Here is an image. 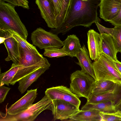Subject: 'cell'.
<instances>
[{
    "label": "cell",
    "mask_w": 121,
    "mask_h": 121,
    "mask_svg": "<svg viewBox=\"0 0 121 121\" xmlns=\"http://www.w3.org/2000/svg\"><path fill=\"white\" fill-rule=\"evenodd\" d=\"M52 101L53 121L69 119L80 110L76 106L66 101L59 100Z\"/></svg>",
    "instance_id": "cell-9"
},
{
    "label": "cell",
    "mask_w": 121,
    "mask_h": 121,
    "mask_svg": "<svg viewBox=\"0 0 121 121\" xmlns=\"http://www.w3.org/2000/svg\"><path fill=\"white\" fill-rule=\"evenodd\" d=\"M35 3L48 26L55 29L57 14L52 0H36Z\"/></svg>",
    "instance_id": "cell-10"
},
{
    "label": "cell",
    "mask_w": 121,
    "mask_h": 121,
    "mask_svg": "<svg viewBox=\"0 0 121 121\" xmlns=\"http://www.w3.org/2000/svg\"><path fill=\"white\" fill-rule=\"evenodd\" d=\"M10 89V88L5 87L4 85L0 86V103L3 102Z\"/></svg>",
    "instance_id": "cell-32"
},
{
    "label": "cell",
    "mask_w": 121,
    "mask_h": 121,
    "mask_svg": "<svg viewBox=\"0 0 121 121\" xmlns=\"http://www.w3.org/2000/svg\"><path fill=\"white\" fill-rule=\"evenodd\" d=\"M18 65L13 63L10 68L7 71L0 74V86L6 85L9 86L18 69Z\"/></svg>",
    "instance_id": "cell-25"
},
{
    "label": "cell",
    "mask_w": 121,
    "mask_h": 121,
    "mask_svg": "<svg viewBox=\"0 0 121 121\" xmlns=\"http://www.w3.org/2000/svg\"><path fill=\"white\" fill-rule=\"evenodd\" d=\"M6 2L11 5L15 6H20L24 9H29V2L27 0H0Z\"/></svg>",
    "instance_id": "cell-29"
},
{
    "label": "cell",
    "mask_w": 121,
    "mask_h": 121,
    "mask_svg": "<svg viewBox=\"0 0 121 121\" xmlns=\"http://www.w3.org/2000/svg\"><path fill=\"white\" fill-rule=\"evenodd\" d=\"M112 101L121 104V85L116 84L111 90L105 93L98 95L91 94L86 103L96 104Z\"/></svg>",
    "instance_id": "cell-13"
},
{
    "label": "cell",
    "mask_w": 121,
    "mask_h": 121,
    "mask_svg": "<svg viewBox=\"0 0 121 121\" xmlns=\"http://www.w3.org/2000/svg\"><path fill=\"white\" fill-rule=\"evenodd\" d=\"M57 14L56 20V28L58 21L61 15L62 7L64 0H52Z\"/></svg>",
    "instance_id": "cell-30"
},
{
    "label": "cell",
    "mask_w": 121,
    "mask_h": 121,
    "mask_svg": "<svg viewBox=\"0 0 121 121\" xmlns=\"http://www.w3.org/2000/svg\"><path fill=\"white\" fill-rule=\"evenodd\" d=\"M87 43L90 58L95 61L99 57L102 52V39L100 35L93 29L87 33Z\"/></svg>",
    "instance_id": "cell-14"
},
{
    "label": "cell",
    "mask_w": 121,
    "mask_h": 121,
    "mask_svg": "<svg viewBox=\"0 0 121 121\" xmlns=\"http://www.w3.org/2000/svg\"><path fill=\"white\" fill-rule=\"evenodd\" d=\"M100 112L95 110H80L69 119V121H101Z\"/></svg>",
    "instance_id": "cell-22"
},
{
    "label": "cell",
    "mask_w": 121,
    "mask_h": 121,
    "mask_svg": "<svg viewBox=\"0 0 121 121\" xmlns=\"http://www.w3.org/2000/svg\"><path fill=\"white\" fill-rule=\"evenodd\" d=\"M21 59L18 65L25 67L31 66L38 63L44 58L37 50L28 51L21 47Z\"/></svg>",
    "instance_id": "cell-17"
},
{
    "label": "cell",
    "mask_w": 121,
    "mask_h": 121,
    "mask_svg": "<svg viewBox=\"0 0 121 121\" xmlns=\"http://www.w3.org/2000/svg\"><path fill=\"white\" fill-rule=\"evenodd\" d=\"M115 63L117 68L121 74V62L117 60L115 61Z\"/></svg>",
    "instance_id": "cell-35"
},
{
    "label": "cell",
    "mask_w": 121,
    "mask_h": 121,
    "mask_svg": "<svg viewBox=\"0 0 121 121\" xmlns=\"http://www.w3.org/2000/svg\"><path fill=\"white\" fill-rule=\"evenodd\" d=\"M104 113L106 114L113 115L121 118V111L119 110H118L117 112L114 113Z\"/></svg>",
    "instance_id": "cell-34"
},
{
    "label": "cell",
    "mask_w": 121,
    "mask_h": 121,
    "mask_svg": "<svg viewBox=\"0 0 121 121\" xmlns=\"http://www.w3.org/2000/svg\"><path fill=\"white\" fill-rule=\"evenodd\" d=\"M109 34L112 36L118 52L121 53V26L110 28Z\"/></svg>",
    "instance_id": "cell-26"
},
{
    "label": "cell",
    "mask_w": 121,
    "mask_h": 121,
    "mask_svg": "<svg viewBox=\"0 0 121 121\" xmlns=\"http://www.w3.org/2000/svg\"><path fill=\"white\" fill-rule=\"evenodd\" d=\"M63 46L61 48L68 56L72 58L76 57L79 52L81 46L79 39L74 35H68L63 42Z\"/></svg>",
    "instance_id": "cell-20"
},
{
    "label": "cell",
    "mask_w": 121,
    "mask_h": 121,
    "mask_svg": "<svg viewBox=\"0 0 121 121\" xmlns=\"http://www.w3.org/2000/svg\"><path fill=\"white\" fill-rule=\"evenodd\" d=\"M71 0H64L61 13L58 21L56 28L60 27L64 22L68 14Z\"/></svg>",
    "instance_id": "cell-28"
},
{
    "label": "cell",
    "mask_w": 121,
    "mask_h": 121,
    "mask_svg": "<svg viewBox=\"0 0 121 121\" xmlns=\"http://www.w3.org/2000/svg\"><path fill=\"white\" fill-rule=\"evenodd\" d=\"M15 7L0 0V25L14 31L26 40L27 31L16 11Z\"/></svg>",
    "instance_id": "cell-3"
},
{
    "label": "cell",
    "mask_w": 121,
    "mask_h": 121,
    "mask_svg": "<svg viewBox=\"0 0 121 121\" xmlns=\"http://www.w3.org/2000/svg\"><path fill=\"white\" fill-rule=\"evenodd\" d=\"M117 84L108 80L95 81L91 93L94 95L102 94L108 92L114 88Z\"/></svg>",
    "instance_id": "cell-23"
},
{
    "label": "cell",
    "mask_w": 121,
    "mask_h": 121,
    "mask_svg": "<svg viewBox=\"0 0 121 121\" xmlns=\"http://www.w3.org/2000/svg\"><path fill=\"white\" fill-rule=\"evenodd\" d=\"M37 89L27 90L26 93L6 110V113L15 115L25 110L31 106L37 94Z\"/></svg>",
    "instance_id": "cell-12"
},
{
    "label": "cell",
    "mask_w": 121,
    "mask_h": 121,
    "mask_svg": "<svg viewBox=\"0 0 121 121\" xmlns=\"http://www.w3.org/2000/svg\"><path fill=\"white\" fill-rule=\"evenodd\" d=\"M120 105L112 101L96 103H87L82 107L81 110L86 111L95 110L105 113L116 112Z\"/></svg>",
    "instance_id": "cell-19"
},
{
    "label": "cell",
    "mask_w": 121,
    "mask_h": 121,
    "mask_svg": "<svg viewBox=\"0 0 121 121\" xmlns=\"http://www.w3.org/2000/svg\"><path fill=\"white\" fill-rule=\"evenodd\" d=\"M50 66L41 67L22 78L18 82L19 84L18 89L22 94H23L27 88Z\"/></svg>",
    "instance_id": "cell-16"
},
{
    "label": "cell",
    "mask_w": 121,
    "mask_h": 121,
    "mask_svg": "<svg viewBox=\"0 0 121 121\" xmlns=\"http://www.w3.org/2000/svg\"><path fill=\"white\" fill-rule=\"evenodd\" d=\"M102 39V53L107 55L115 61L117 60V54L118 52L112 36L104 33L100 34Z\"/></svg>",
    "instance_id": "cell-21"
},
{
    "label": "cell",
    "mask_w": 121,
    "mask_h": 121,
    "mask_svg": "<svg viewBox=\"0 0 121 121\" xmlns=\"http://www.w3.org/2000/svg\"><path fill=\"white\" fill-rule=\"evenodd\" d=\"M89 56L88 51L84 44L76 56L78 62H75L81 67L82 71L89 75L95 80L92 63Z\"/></svg>",
    "instance_id": "cell-15"
},
{
    "label": "cell",
    "mask_w": 121,
    "mask_h": 121,
    "mask_svg": "<svg viewBox=\"0 0 121 121\" xmlns=\"http://www.w3.org/2000/svg\"><path fill=\"white\" fill-rule=\"evenodd\" d=\"M33 44L40 49L51 47L61 48L63 43L57 35L47 31L41 27L37 28L31 34Z\"/></svg>",
    "instance_id": "cell-6"
},
{
    "label": "cell",
    "mask_w": 121,
    "mask_h": 121,
    "mask_svg": "<svg viewBox=\"0 0 121 121\" xmlns=\"http://www.w3.org/2000/svg\"><path fill=\"white\" fill-rule=\"evenodd\" d=\"M100 115L101 118L100 121H121V118L120 117L103 112H100Z\"/></svg>",
    "instance_id": "cell-31"
},
{
    "label": "cell",
    "mask_w": 121,
    "mask_h": 121,
    "mask_svg": "<svg viewBox=\"0 0 121 121\" xmlns=\"http://www.w3.org/2000/svg\"><path fill=\"white\" fill-rule=\"evenodd\" d=\"M51 64L47 59L44 58L37 64L27 67H22L19 66L17 73L12 80L10 84L14 85L22 78L35 70L42 67L50 66Z\"/></svg>",
    "instance_id": "cell-18"
},
{
    "label": "cell",
    "mask_w": 121,
    "mask_h": 121,
    "mask_svg": "<svg viewBox=\"0 0 121 121\" xmlns=\"http://www.w3.org/2000/svg\"><path fill=\"white\" fill-rule=\"evenodd\" d=\"M109 22L114 26H121V8L117 16Z\"/></svg>",
    "instance_id": "cell-33"
},
{
    "label": "cell",
    "mask_w": 121,
    "mask_h": 121,
    "mask_svg": "<svg viewBox=\"0 0 121 121\" xmlns=\"http://www.w3.org/2000/svg\"><path fill=\"white\" fill-rule=\"evenodd\" d=\"M0 27L6 29L10 33L11 36L19 43L22 49L28 51L37 50L35 47L29 43L17 33L11 29L2 25H0Z\"/></svg>",
    "instance_id": "cell-24"
},
{
    "label": "cell",
    "mask_w": 121,
    "mask_h": 121,
    "mask_svg": "<svg viewBox=\"0 0 121 121\" xmlns=\"http://www.w3.org/2000/svg\"><path fill=\"white\" fill-rule=\"evenodd\" d=\"M53 107L52 100L45 95L39 101L33 104L24 111L15 115H9L0 112V121H32L45 110L52 111Z\"/></svg>",
    "instance_id": "cell-4"
},
{
    "label": "cell",
    "mask_w": 121,
    "mask_h": 121,
    "mask_svg": "<svg viewBox=\"0 0 121 121\" xmlns=\"http://www.w3.org/2000/svg\"><path fill=\"white\" fill-rule=\"evenodd\" d=\"M45 95L52 100H59L68 102L79 108L81 101L69 88L60 86L47 89Z\"/></svg>",
    "instance_id": "cell-7"
},
{
    "label": "cell",
    "mask_w": 121,
    "mask_h": 121,
    "mask_svg": "<svg viewBox=\"0 0 121 121\" xmlns=\"http://www.w3.org/2000/svg\"><path fill=\"white\" fill-rule=\"evenodd\" d=\"M44 49V55L49 58H59L68 56L61 48H60L54 47H51Z\"/></svg>",
    "instance_id": "cell-27"
},
{
    "label": "cell",
    "mask_w": 121,
    "mask_h": 121,
    "mask_svg": "<svg viewBox=\"0 0 121 121\" xmlns=\"http://www.w3.org/2000/svg\"><path fill=\"white\" fill-rule=\"evenodd\" d=\"M100 2V0H72L64 23L59 28L52 29L50 32L64 35L75 26L89 27L93 23H100L97 10Z\"/></svg>",
    "instance_id": "cell-1"
},
{
    "label": "cell",
    "mask_w": 121,
    "mask_h": 121,
    "mask_svg": "<svg viewBox=\"0 0 121 121\" xmlns=\"http://www.w3.org/2000/svg\"><path fill=\"white\" fill-rule=\"evenodd\" d=\"M0 37H4L3 43L7 49L8 56L5 59L6 61L12 60L18 65L21 59V47L18 42L5 29L0 27Z\"/></svg>",
    "instance_id": "cell-8"
},
{
    "label": "cell",
    "mask_w": 121,
    "mask_h": 121,
    "mask_svg": "<svg viewBox=\"0 0 121 121\" xmlns=\"http://www.w3.org/2000/svg\"><path fill=\"white\" fill-rule=\"evenodd\" d=\"M70 79L69 88L71 91L79 98L83 97L87 99L95 82L94 78L81 70H77L71 74Z\"/></svg>",
    "instance_id": "cell-5"
},
{
    "label": "cell",
    "mask_w": 121,
    "mask_h": 121,
    "mask_svg": "<svg viewBox=\"0 0 121 121\" xmlns=\"http://www.w3.org/2000/svg\"><path fill=\"white\" fill-rule=\"evenodd\" d=\"M92 65L95 81H110L121 85V74L117 68L115 61L108 56L101 53Z\"/></svg>",
    "instance_id": "cell-2"
},
{
    "label": "cell",
    "mask_w": 121,
    "mask_h": 121,
    "mask_svg": "<svg viewBox=\"0 0 121 121\" xmlns=\"http://www.w3.org/2000/svg\"><path fill=\"white\" fill-rule=\"evenodd\" d=\"M99 17L109 22L116 17L121 8V0H100Z\"/></svg>",
    "instance_id": "cell-11"
}]
</instances>
